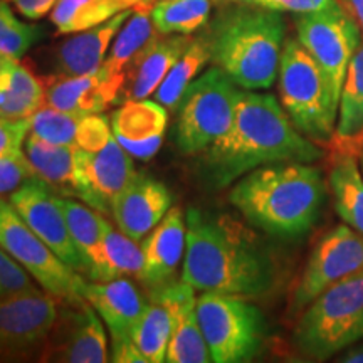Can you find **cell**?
I'll return each instance as SVG.
<instances>
[{
    "label": "cell",
    "mask_w": 363,
    "mask_h": 363,
    "mask_svg": "<svg viewBox=\"0 0 363 363\" xmlns=\"http://www.w3.org/2000/svg\"><path fill=\"white\" fill-rule=\"evenodd\" d=\"M136 175L131 155L118 143L115 135L103 148L76 147L74 194L94 211L108 214L113 202Z\"/></svg>",
    "instance_id": "cell-15"
},
{
    "label": "cell",
    "mask_w": 363,
    "mask_h": 363,
    "mask_svg": "<svg viewBox=\"0 0 363 363\" xmlns=\"http://www.w3.org/2000/svg\"><path fill=\"white\" fill-rule=\"evenodd\" d=\"M45 104L72 115H101L118 103L123 78H113L103 67L81 76H51L44 79Z\"/></svg>",
    "instance_id": "cell-19"
},
{
    "label": "cell",
    "mask_w": 363,
    "mask_h": 363,
    "mask_svg": "<svg viewBox=\"0 0 363 363\" xmlns=\"http://www.w3.org/2000/svg\"><path fill=\"white\" fill-rule=\"evenodd\" d=\"M197 315L212 362L242 363L259 355L266 338L264 315L244 296L202 293Z\"/></svg>",
    "instance_id": "cell-8"
},
{
    "label": "cell",
    "mask_w": 363,
    "mask_h": 363,
    "mask_svg": "<svg viewBox=\"0 0 363 363\" xmlns=\"http://www.w3.org/2000/svg\"><path fill=\"white\" fill-rule=\"evenodd\" d=\"M33 288L29 272L0 246V296Z\"/></svg>",
    "instance_id": "cell-39"
},
{
    "label": "cell",
    "mask_w": 363,
    "mask_h": 363,
    "mask_svg": "<svg viewBox=\"0 0 363 363\" xmlns=\"http://www.w3.org/2000/svg\"><path fill=\"white\" fill-rule=\"evenodd\" d=\"M342 7L352 16L363 34V0H338Z\"/></svg>",
    "instance_id": "cell-43"
},
{
    "label": "cell",
    "mask_w": 363,
    "mask_h": 363,
    "mask_svg": "<svg viewBox=\"0 0 363 363\" xmlns=\"http://www.w3.org/2000/svg\"><path fill=\"white\" fill-rule=\"evenodd\" d=\"M67 227L84 266V276L89 281L98 279L101 266V214L88 203L62 199Z\"/></svg>",
    "instance_id": "cell-28"
},
{
    "label": "cell",
    "mask_w": 363,
    "mask_h": 363,
    "mask_svg": "<svg viewBox=\"0 0 363 363\" xmlns=\"http://www.w3.org/2000/svg\"><path fill=\"white\" fill-rule=\"evenodd\" d=\"M363 131V39L353 54L338 101L333 148L355 140Z\"/></svg>",
    "instance_id": "cell-29"
},
{
    "label": "cell",
    "mask_w": 363,
    "mask_h": 363,
    "mask_svg": "<svg viewBox=\"0 0 363 363\" xmlns=\"http://www.w3.org/2000/svg\"><path fill=\"white\" fill-rule=\"evenodd\" d=\"M278 81L281 104L293 125L313 142H333L338 104L325 72L298 39H288L283 45Z\"/></svg>",
    "instance_id": "cell-5"
},
{
    "label": "cell",
    "mask_w": 363,
    "mask_h": 363,
    "mask_svg": "<svg viewBox=\"0 0 363 363\" xmlns=\"http://www.w3.org/2000/svg\"><path fill=\"white\" fill-rule=\"evenodd\" d=\"M39 362L103 363L108 362L106 326L88 301L67 305L57 313Z\"/></svg>",
    "instance_id": "cell-14"
},
{
    "label": "cell",
    "mask_w": 363,
    "mask_h": 363,
    "mask_svg": "<svg viewBox=\"0 0 363 363\" xmlns=\"http://www.w3.org/2000/svg\"><path fill=\"white\" fill-rule=\"evenodd\" d=\"M201 155L202 180L224 189L264 165L315 163L325 150L293 125L274 94L242 89L229 130Z\"/></svg>",
    "instance_id": "cell-1"
},
{
    "label": "cell",
    "mask_w": 363,
    "mask_h": 363,
    "mask_svg": "<svg viewBox=\"0 0 363 363\" xmlns=\"http://www.w3.org/2000/svg\"><path fill=\"white\" fill-rule=\"evenodd\" d=\"M84 299L101 316L111 335V362L145 363L133 343V331L143 315L147 301L126 278L91 281L84 286Z\"/></svg>",
    "instance_id": "cell-13"
},
{
    "label": "cell",
    "mask_w": 363,
    "mask_h": 363,
    "mask_svg": "<svg viewBox=\"0 0 363 363\" xmlns=\"http://www.w3.org/2000/svg\"><path fill=\"white\" fill-rule=\"evenodd\" d=\"M131 9L116 13L96 27L76 33L59 45L56 52V74L81 76L98 71L106 57L111 40L130 17Z\"/></svg>",
    "instance_id": "cell-23"
},
{
    "label": "cell",
    "mask_w": 363,
    "mask_h": 363,
    "mask_svg": "<svg viewBox=\"0 0 363 363\" xmlns=\"http://www.w3.org/2000/svg\"><path fill=\"white\" fill-rule=\"evenodd\" d=\"M131 6H136V4H143V2H155V0H130Z\"/></svg>",
    "instance_id": "cell-47"
},
{
    "label": "cell",
    "mask_w": 363,
    "mask_h": 363,
    "mask_svg": "<svg viewBox=\"0 0 363 363\" xmlns=\"http://www.w3.org/2000/svg\"><path fill=\"white\" fill-rule=\"evenodd\" d=\"M170 335L172 316L169 308L150 294V301L133 331V343L142 353L145 363H162L167 360Z\"/></svg>",
    "instance_id": "cell-33"
},
{
    "label": "cell",
    "mask_w": 363,
    "mask_h": 363,
    "mask_svg": "<svg viewBox=\"0 0 363 363\" xmlns=\"http://www.w3.org/2000/svg\"><path fill=\"white\" fill-rule=\"evenodd\" d=\"M240 91L217 66L190 83L177 106L175 143L182 153L201 155L229 130Z\"/></svg>",
    "instance_id": "cell-7"
},
{
    "label": "cell",
    "mask_w": 363,
    "mask_h": 363,
    "mask_svg": "<svg viewBox=\"0 0 363 363\" xmlns=\"http://www.w3.org/2000/svg\"><path fill=\"white\" fill-rule=\"evenodd\" d=\"M182 279L195 291L259 298L274 286V264L256 242L224 217L187 211Z\"/></svg>",
    "instance_id": "cell-2"
},
{
    "label": "cell",
    "mask_w": 363,
    "mask_h": 363,
    "mask_svg": "<svg viewBox=\"0 0 363 363\" xmlns=\"http://www.w3.org/2000/svg\"><path fill=\"white\" fill-rule=\"evenodd\" d=\"M0 246L11 254L45 293L66 305L84 299L86 281L66 264L38 234L26 224L11 203L0 199Z\"/></svg>",
    "instance_id": "cell-9"
},
{
    "label": "cell",
    "mask_w": 363,
    "mask_h": 363,
    "mask_svg": "<svg viewBox=\"0 0 363 363\" xmlns=\"http://www.w3.org/2000/svg\"><path fill=\"white\" fill-rule=\"evenodd\" d=\"M111 131L131 157L150 160L157 155L165 140L169 113L158 101L133 99L113 111Z\"/></svg>",
    "instance_id": "cell-20"
},
{
    "label": "cell",
    "mask_w": 363,
    "mask_h": 363,
    "mask_svg": "<svg viewBox=\"0 0 363 363\" xmlns=\"http://www.w3.org/2000/svg\"><path fill=\"white\" fill-rule=\"evenodd\" d=\"M184 214L179 207H172L167 216L153 227L142 240L143 269L140 279L152 289L170 283L185 252Z\"/></svg>",
    "instance_id": "cell-22"
},
{
    "label": "cell",
    "mask_w": 363,
    "mask_h": 363,
    "mask_svg": "<svg viewBox=\"0 0 363 363\" xmlns=\"http://www.w3.org/2000/svg\"><path fill=\"white\" fill-rule=\"evenodd\" d=\"M192 38L184 34L157 35L140 51L125 69V79L118 94V103L145 99L155 93L172 66L187 51Z\"/></svg>",
    "instance_id": "cell-21"
},
{
    "label": "cell",
    "mask_w": 363,
    "mask_h": 363,
    "mask_svg": "<svg viewBox=\"0 0 363 363\" xmlns=\"http://www.w3.org/2000/svg\"><path fill=\"white\" fill-rule=\"evenodd\" d=\"M130 0H57L51 22L59 34H76L131 9Z\"/></svg>",
    "instance_id": "cell-31"
},
{
    "label": "cell",
    "mask_w": 363,
    "mask_h": 363,
    "mask_svg": "<svg viewBox=\"0 0 363 363\" xmlns=\"http://www.w3.org/2000/svg\"><path fill=\"white\" fill-rule=\"evenodd\" d=\"M172 192L165 184L147 174H136L113 202L111 214L118 229L142 242L172 208Z\"/></svg>",
    "instance_id": "cell-18"
},
{
    "label": "cell",
    "mask_w": 363,
    "mask_h": 363,
    "mask_svg": "<svg viewBox=\"0 0 363 363\" xmlns=\"http://www.w3.org/2000/svg\"><path fill=\"white\" fill-rule=\"evenodd\" d=\"M158 35L152 21V2L136 4L130 17L118 30L110 54L104 57L101 67L113 78H123L125 69L145 45Z\"/></svg>",
    "instance_id": "cell-26"
},
{
    "label": "cell",
    "mask_w": 363,
    "mask_h": 363,
    "mask_svg": "<svg viewBox=\"0 0 363 363\" xmlns=\"http://www.w3.org/2000/svg\"><path fill=\"white\" fill-rule=\"evenodd\" d=\"M362 147H363V131L357 136L355 140H352V142L345 143V145H342V147H337V148L340 150V153H342V155H345V153H348V155H357L358 150H360Z\"/></svg>",
    "instance_id": "cell-44"
},
{
    "label": "cell",
    "mask_w": 363,
    "mask_h": 363,
    "mask_svg": "<svg viewBox=\"0 0 363 363\" xmlns=\"http://www.w3.org/2000/svg\"><path fill=\"white\" fill-rule=\"evenodd\" d=\"M11 206L67 266L84 276L83 259L72 242L62 211V197L38 177H33L11 194Z\"/></svg>",
    "instance_id": "cell-16"
},
{
    "label": "cell",
    "mask_w": 363,
    "mask_h": 363,
    "mask_svg": "<svg viewBox=\"0 0 363 363\" xmlns=\"http://www.w3.org/2000/svg\"><path fill=\"white\" fill-rule=\"evenodd\" d=\"M142 269V247L101 216V266L96 281H111L125 276L140 278Z\"/></svg>",
    "instance_id": "cell-30"
},
{
    "label": "cell",
    "mask_w": 363,
    "mask_h": 363,
    "mask_svg": "<svg viewBox=\"0 0 363 363\" xmlns=\"http://www.w3.org/2000/svg\"><path fill=\"white\" fill-rule=\"evenodd\" d=\"M26 155L35 177L56 194L76 195V145H56L33 133L26 138Z\"/></svg>",
    "instance_id": "cell-25"
},
{
    "label": "cell",
    "mask_w": 363,
    "mask_h": 363,
    "mask_svg": "<svg viewBox=\"0 0 363 363\" xmlns=\"http://www.w3.org/2000/svg\"><path fill=\"white\" fill-rule=\"evenodd\" d=\"M357 155L360 157V165H358V167H360V169H362V175H363V147H362L360 150H358Z\"/></svg>",
    "instance_id": "cell-46"
},
{
    "label": "cell",
    "mask_w": 363,
    "mask_h": 363,
    "mask_svg": "<svg viewBox=\"0 0 363 363\" xmlns=\"http://www.w3.org/2000/svg\"><path fill=\"white\" fill-rule=\"evenodd\" d=\"M11 4L26 19L39 21L52 12L57 0H11Z\"/></svg>",
    "instance_id": "cell-42"
},
{
    "label": "cell",
    "mask_w": 363,
    "mask_h": 363,
    "mask_svg": "<svg viewBox=\"0 0 363 363\" xmlns=\"http://www.w3.org/2000/svg\"><path fill=\"white\" fill-rule=\"evenodd\" d=\"M35 177L29 158L22 150L0 158V197L16 192L21 185Z\"/></svg>",
    "instance_id": "cell-37"
},
{
    "label": "cell",
    "mask_w": 363,
    "mask_h": 363,
    "mask_svg": "<svg viewBox=\"0 0 363 363\" xmlns=\"http://www.w3.org/2000/svg\"><path fill=\"white\" fill-rule=\"evenodd\" d=\"M326 184L318 167L303 162L264 165L240 177L229 201L249 224L272 238L294 240L316 225Z\"/></svg>",
    "instance_id": "cell-3"
},
{
    "label": "cell",
    "mask_w": 363,
    "mask_h": 363,
    "mask_svg": "<svg viewBox=\"0 0 363 363\" xmlns=\"http://www.w3.org/2000/svg\"><path fill=\"white\" fill-rule=\"evenodd\" d=\"M43 35V27L21 22L7 0H0V56L21 59Z\"/></svg>",
    "instance_id": "cell-36"
},
{
    "label": "cell",
    "mask_w": 363,
    "mask_h": 363,
    "mask_svg": "<svg viewBox=\"0 0 363 363\" xmlns=\"http://www.w3.org/2000/svg\"><path fill=\"white\" fill-rule=\"evenodd\" d=\"M212 0H157L152 21L158 34L190 35L208 22Z\"/></svg>",
    "instance_id": "cell-34"
},
{
    "label": "cell",
    "mask_w": 363,
    "mask_h": 363,
    "mask_svg": "<svg viewBox=\"0 0 363 363\" xmlns=\"http://www.w3.org/2000/svg\"><path fill=\"white\" fill-rule=\"evenodd\" d=\"M328 185L340 219L363 235V175L355 155L345 153L333 163Z\"/></svg>",
    "instance_id": "cell-27"
},
{
    "label": "cell",
    "mask_w": 363,
    "mask_h": 363,
    "mask_svg": "<svg viewBox=\"0 0 363 363\" xmlns=\"http://www.w3.org/2000/svg\"><path fill=\"white\" fill-rule=\"evenodd\" d=\"M30 130L29 118L13 120L0 116V158L19 152Z\"/></svg>",
    "instance_id": "cell-40"
},
{
    "label": "cell",
    "mask_w": 363,
    "mask_h": 363,
    "mask_svg": "<svg viewBox=\"0 0 363 363\" xmlns=\"http://www.w3.org/2000/svg\"><path fill=\"white\" fill-rule=\"evenodd\" d=\"M286 24L278 11L238 4L222 11L202 35L211 61L240 89H269L278 79Z\"/></svg>",
    "instance_id": "cell-4"
},
{
    "label": "cell",
    "mask_w": 363,
    "mask_h": 363,
    "mask_svg": "<svg viewBox=\"0 0 363 363\" xmlns=\"http://www.w3.org/2000/svg\"><path fill=\"white\" fill-rule=\"evenodd\" d=\"M225 2H234V0H225Z\"/></svg>",
    "instance_id": "cell-49"
},
{
    "label": "cell",
    "mask_w": 363,
    "mask_h": 363,
    "mask_svg": "<svg viewBox=\"0 0 363 363\" xmlns=\"http://www.w3.org/2000/svg\"><path fill=\"white\" fill-rule=\"evenodd\" d=\"M30 120L29 133L39 136L49 143L56 145H76L78 130L83 116L57 110V108L45 106L34 113Z\"/></svg>",
    "instance_id": "cell-35"
},
{
    "label": "cell",
    "mask_w": 363,
    "mask_h": 363,
    "mask_svg": "<svg viewBox=\"0 0 363 363\" xmlns=\"http://www.w3.org/2000/svg\"><path fill=\"white\" fill-rule=\"evenodd\" d=\"M363 338V271L330 286L299 318L294 343L303 355L326 360Z\"/></svg>",
    "instance_id": "cell-6"
},
{
    "label": "cell",
    "mask_w": 363,
    "mask_h": 363,
    "mask_svg": "<svg viewBox=\"0 0 363 363\" xmlns=\"http://www.w3.org/2000/svg\"><path fill=\"white\" fill-rule=\"evenodd\" d=\"M333 0H261L259 6L278 12L310 13L328 7Z\"/></svg>",
    "instance_id": "cell-41"
},
{
    "label": "cell",
    "mask_w": 363,
    "mask_h": 363,
    "mask_svg": "<svg viewBox=\"0 0 363 363\" xmlns=\"http://www.w3.org/2000/svg\"><path fill=\"white\" fill-rule=\"evenodd\" d=\"M342 362H347V363H363V345L362 347L355 348V350L348 352L345 358H342Z\"/></svg>",
    "instance_id": "cell-45"
},
{
    "label": "cell",
    "mask_w": 363,
    "mask_h": 363,
    "mask_svg": "<svg viewBox=\"0 0 363 363\" xmlns=\"http://www.w3.org/2000/svg\"><path fill=\"white\" fill-rule=\"evenodd\" d=\"M296 33L299 43L325 72L335 103L338 104L348 65L363 39L360 27L342 4L333 0L321 11L299 13Z\"/></svg>",
    "instance_id": "cell-10"
},
{
    "label": "cell",
    "mask_w": 363,
    "mask_h": 363,
    "mask_svg": "<svg viewBox=\"0 0 363 363\" xmlns=\"http://www.w3.org/2000/svg\"><path fill=\"white\" fill-rule=\"evenodd\" d=\"M57 303L35 288L0 296V362L40 355L57 318Z\"/></svg>",
    "instance_id": "cell-11"
},
{
    "label": "cell",
    "mask_w": 363,
    "mask_h": 363,
    "mask_svg": "<svg viewBox=\"0 0 363 363\" xmlns=\"http://www.w3.org/2000/svg\"><path fill=\"white\" fill-rule=\"evenodd\" d=\"M0 116L22 120L30 118L45 103V83L19 59L0 56Z\"/></svg>",
    "instance_id": "cell-24"
},
{
    "label": "cell",
    "mask_w": 363,
    "mask_h": 363,
    "mask_svg": "<svg viewBox=\"0 0 363 363\" xmlns=\"http://www.w3.org/2000/svg\"><path fill=\"white\" fill-rule=\"evenodd\" d=\"M363 271V235L350 225H337L318 240L294 289L289 313L298 315L330 286Z\"/></svg>",
    "instance_id": "cell-12"
},
{
    "label": "cell",
    "mask_w": 363,
    "mask_h": 363,
    "mask_svg": "<svg viewBox=\"0 0 363 363\" xmlns=\"http://www.w3.org/2000/svg\"><path fill=\"white\" fill-rule=\"evenodd\" d=\"M111 136L113 131L110 118L103 116V113L101 115L83 116L78 130V138H76V147L93 152V150L103 148L110 142Z\"/></svg>",
    "instance_id": "cell-38"
},
{
    "label": "cell",
    "mask_w": 363,
    "mask_h": 363,
    "mask_svg": "<svg viewBox=\"0 0 363 363\" xmlns=\"http://www.w3.org/2000/svg\"><path fill=\"white\" fill-rule=\"evenodd\" d=\"M152 296L169 308L172 316V335L167 360L169 363H208L211 352L203 338L197 315L195 289L184 279L174 281L152 289Z\"/></svg>",
    "instance_id": "cell-17"
},
{
    "label": "cell",
    "mask_w": 363,
    "mask_h": 363,
    "mask_svg": "<svg viewBox=\"0 0 363 363\" xmlns=\"http://www.w3.org/2000/svg\"><path fill=\"white\" fill-rule=\"evenodd\" d=\"M2 101H4V94L0 93V104H2Z\"/></svg>",
    "instance_id": "cell-48"
},
{
    "label": "cell",
    "mask_w": 363,
    "mask_h": 363,
    "mask_svg": "<svg viewBox=\"0 0 363 363\" xmlns=\"http://www.w3.org/2000/svg\"><path fill=\"white\" fill-rule=\"evenodd\" d=\"M208 61H211V51H208L206 38L201 35V38L192 39L187 51L172 66L169 74L153 93L155 101L163 104L167 110H175L190 83L201 74Z\"/></svg>",
    "instance_id": "cell-32"
}]
</instances>
